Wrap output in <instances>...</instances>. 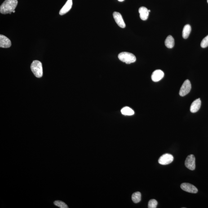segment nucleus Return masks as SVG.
I'll return each instance as SVG.
<instances>
[{"instance_id":"nucleus-17","label":"nucleus","mask_w":208,"mask_h":208,"mask_svg":"<svg viewBox=\"0 0 208 208\" xmlns=\"http://www.w3.org/2000/svg\"><path fill=\"white\" fill-rule=\"evenodd\" d=\"M132 200L135 203H138L141 200V194L140 192H137L133 194Z\"/></svg>"},{"instance_id":"nucleus-13","label":"nucleus","mask_w":208,"mask_h":208,"mask_svg":"<svg viewBox=\"0 0 208 208\" xmlns=\"http://www.w3.org/2000/svg\"><path fill=\"white\" fill-rule=\"evenodd\" d=\"M139 12L142 20H145L148 19L149 12L147 8L145 7H140L139 9Z\"/></svg>"},{"instance_id":"nucleus-4","label":"nucleus","mask_w":208,"mask_h":208,"mask_svg":"<svg viewBox=\"0 0 208 208\" xmlns=\"http://www.w3.org/2000/svg\"><path fill=\"white\" fill-rule=\"evenodd\" d=\"M191 84L189 80H187L184 81L180 88L179 91V95L181 96L186 95L190 91Z\"/></svg>"},{"instance_id":"nucleus-8","label":"nucleus","mask_w":208,"mask_h":208,"mask_svg":"<svg viewBox=\"0 0 208 208\" xmlns=\"http://www.w3.org/2000/svg\"><path fill=\"white\" fill-rule=\"evenodd\" d=\"M113 16L115 21L119 26L122 28H125L126 24L120 13L117 12H115L113 13Z\"/></svg>"},{"instance_id":"nucleus-6","label":"nucleus","mask_w":208,"mask_h":208,"mask_svg":"<svg viewBox=\"0 0 208 208\" xmlns=\"http://www.w3.org/2000/svg\"><path fill=\"white\" fill-rule=\"evenodd\" d=\"M174 160V157L170 154H165L160 157L158 163L160 164L166 165L171 163Z\"/></svg>"},{"instance_id":"nucleus-7","label":"nucleus","mask_w":208,"mask_h":208,"mask_svg":"<svg viewBox=\"0 0 208 208\" xmlns=\"http://www.w3.org/2000/svg\"><path fill=\"white\" fill-rule=\"evenodd\" d=\"M181 188L185 192L189 193H197L198 189L193 185L188 183H183L181 185Z\"/></svg>"},{"instance_id":"nucleus-14","label":"nucleus","mask_w":208,"mask_h":208,"mask_svg":"<svg viewBox=\"0 0 208 208\" xmlns=\"http://www.w3.org/2000/svg\"><path fill=\"white\" fill-rule=\"evenodd\" d=\"M165 45L169 48H172L175 45V41L174 37L171 35L168 36L165 40Z\"/></svg>"},{"instance_id":"nucleus-21","label":"nucleus","mask_w":208,"mask_h":208,"mask_svg":"<svg viewBox=\"0 0 208 208\" xmlns=\"http://www.w3.org/2000/svg\"><path fill=\"white\" fill-rule=\"evenodd\" d=\"M118 1H120V2H123V1L124 0H118Z\"/></svg>"},{"instance_id":"nucleus-11","label":"nucleus","mask_w":208,"mask_h":208,"mask_svg":"<svg viewBox=\"0 0 208 208\" xmlns=\"http://www.w3.org/2000/svg\"><path fill=\"white\" fill-rule=\"evenodd\" d=\"M73 5L72 0H68L59 11V15H62L68 12L72 9Z\"/></svg>"},{"instance_id":"nucleus-1","label":"nucleus","mask_w":208,"mask_h":208,"mask_svg":"<svg viewBox=\"0 0 208 208\" xmlns=\"http://www.w3.org/2000/svg\"><path fill=\"white\" fill-rule=\"evenodd\" d=\"M18 0H5L0 7V12L4 15L11 14L17 6Z\"/></svg>"},{"instance_id":"nucleus-5","label":"nucleus","mask_w":208,"mask_h":208,"mask_svg":"<svg viewBox=\"0 0 208 208\" xmlns=\"http://www.w3.org/2000/svg\"><path fill=\"white\" fill-rule=\"evenodd\" d=\"M185 165L187 168L193 170L196 168V158L193 155H190L187 157L185 161Z\"/></svg>"},{"instance_id":"nucleus-16","label":"nucleus","mask_w":208,"mask_h":208,"mask_svg":"<svg viewBox=\"0 0 208 208\" xmlns=\"http://www.w3.org/2000/svg\"><path fill=\"white\" fill-rule=\"evenodd\" d=\"M122 114L125 115L131 116L134 114V112L131 108L128 107H125L121 110Z\"/></svg>"},{"instance_id":"nucleus-23","label":"nucleus","mask_w":208,"mask_h":208,"mask_svg":"<svg viewBox=\"0 0 208 208\" xmlns=\"http://www.w3.org/2000/svg\"><path fill=\"white\" fill-rule=\"evenodd\" d=\"M13 13H15V11H13Z\"/></svg>"},{"instance_id":"nucleus-12","label":"nucleus","mask_w":208,"mask_h":208,"mask_svg":"<svg viewBox=\"0 0 208 208\" xmlns=\"http://www.w3.org/2000/svg\"><path fill=\"white\" fill-rule=\"evenodd\" d=\"M201 101L200 99H197L194 101L192 103L190 108V111L192 113H195L197 112L201 108Z\"/></svg>"},{"instance_id":"nucleus-20","label":"nucleus","mask_w":208,"mask_h":208,"mask_svg":"<svg viewBox=\"0 0 208 208\" xmlns=\"http://www.w3.org/2000/svg\"><path fill=\"white\" fill-rule=\"evenodd\" d=\"M201 47L202 48H206L208 46V35L201 41Z\"/></svg>"},{"instance_id":"nucleus-15","label":"nucleus","mask_w":208,"mask_h":208,"mask_svg":"<svg viewBox=\"0 0 208 208\" xmlns=\"http://www.w3.org/2000/svg\"><path fill=\"white\" fill-rule=\"evenodd\" d=\"M191 31V26L189 24H187L184 26L182 31V37L183 38L186 39L189 37Z\"/></svg>"},{"instance_id":"nucleus-19","label":"nucleus","mask_w":208,"mask_h":208,"mask_svg":"<svg viewBox=\"0 0 208 208\" xmlns=\"http://www.w3.org/2000/svg\"><path fill=\"white\" fill-rule=\"evenodd\" d=\"M157 205L158 202L156 200H150L148 202V207L149 208H157Z\"/></svg>"},{"instance_id":"nucleus-3","label":"nucleus","mask_w":208,"mask_h":208,"mask_svg":"<svg viewBox=\"0 0 208 208\" xmlns=\"http://www.w3.org/2000/svg\"><path fill=\"white\" fill-rule=\"evenodd\" d=\"M118 58L121 61L127 64L135 62L136 58L135 55L131 53L124 52L119 54Z\"/></svg>"},{"instance_id":"nucleus-18","label":"nucleus","mask_w":208,"mask_h":208,"mask_svg":"<svg viewBox=\"0 0 208 208\" xmlns=\"http://www.w3.org/2000/svg\"><path fill=\"white\" fill-rule=\"evenodd\" d=\"M54 204L55 206L61 208H68V205L65 203L63 202L62 201H55L54 203Z\"/></svg>"},{"instance_id":"nucleus-2","label":"nucleus","mask_w":208,"mask_h":208,"mask_svg":"<svg viewBox=\"0 0 208 208\" xmlns=\"http://www.w3.org/2000/svg\"><path fill=\"white\" fill-rule=\"evenodd\" d=\"M31 69L36 77L38 78L42 77L43 70L42 64L40 61L37 60L34 61L31 64Z\"/></svg>"},{"instance_id":"nucleus-22","label":"nucleus","mask_w":208,"mask_h":208,"mask_svg":"<svg viewBox=\"0 0 208 208\" xmlns=\"http://www.w3.org/2000/svg\"><path fill=\"white\" fill-rule=\"evenodd\" d=\"M148 12H150V10H148Z\"/></svg>"},{"instance_id":"nucleus-9","label":"nucleus","mask_w":208,"mask_h":208,"mask_svg":"<svg viewBox=\"0 0 208 208\" xmlns=\"http://www.w3.org/2000/svg\"><path fill=\"white\" fill-rule=\"evenodd\" d=\"M164 76V73L161 70L158 69L152 73V80L154 82H157L161 80Z\"/></svg>"},{"instance_id":"nucleus-10","label":"nucleus","mask_w":208,"mask_h":208,"mask_svg":"<svg viewBox=\"0 0 208 208\" xmlns=\"http://www.w3.org/2000/svg\"><path fill=\"white\" fill-rule=\"evenodd\" d=\"M11 46V40L6 36L0 35V47L9 48Z\"/></svg>"},{"instance_id":"nucleus-24","label":"nucleus","mask_w":208,"mask_h":208,"mask_svg":"<svg viewBox=\"0 0 208 208\" xmlns=\"http://www.w3.org/2000/svg\"><path fill=\"white\" fill-rule=\"evenodd\" d=\"M207 2H208V0H207Z\"/></svg>"}]
</instances>
